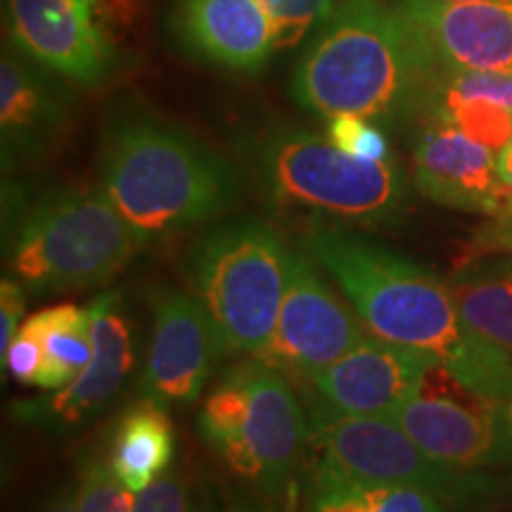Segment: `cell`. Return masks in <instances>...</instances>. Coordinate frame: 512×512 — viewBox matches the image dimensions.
<instances>
[{"label": "cell", "mask_w": 512, "mask_h": 512, "mask_svg": "<svg viewBox=\"0 0 512 512\" xmlns=\"http://www.w3.org/2000/svg\"><path fill=\"white\" fill-rule=\"evenodd\" d=\"M304 247L337 280L370 335L422 351L467 392L508 406L512 354L467 328L439 275L342 228H316Z\"/></svg>", "instance_id": "cell-1"}, {"label": "cell", "mask_w": 512, "mask_h": 512, "mask_svg": "<svg viewBox=\"0 0 512 512\" xmlns=\"http://www.w3.org/2000/svg\"><path fill=\"white\" fill-rule=\"evenodd\" d=\"M100 190L147 245L219 219L238 200L240 178L181 126L121 105L102 131Z\"/></svg>", "instance_id": "cell-2"}, {"label": "cell", "mask_w": 512, "mask_h": 512, "mask_svg": "<svg viewBox=\"0 0 512 512\" xmlns=\"http://www.w3.org/2000/svg\"><path fill=\"white\" fill-rule=\"evenodd\" d=\"M425 79L389 0H342L299 60L292 93L325 119L389 124L418 110Z\"/></svg>", "instance_id": "cell-3"}, {"label": "cell", "mask_w": 512, "mask_h": 512, "mask_svg": "<svg viewBox=\"0 0 512 512\" xmlns=\"http://www.w3.org/2000/svg\"><path fill=\"white\" fill-rule=\"evenodd\" d=\"M5 219V264L31 292L105 285L145 247L110 197L93 188L48 190Z\"/></svg>", "instance_id": "cell-4"}, {"label": "cell", "mask_w": 512, "mask_h": 512, "mask_svg": "<svg viewBox=\"0 0 512 512\" xmlns=\"http://www.w3.org/2000/svg\"><path fill=\"white\" fill-rule=\"evenodd\" d=\"M249 159L273 207L339 226L392 223L406 202V176L394 157H351L328 136L306 128H273L254 140Z\"/></svg>", "instance_id": "cell-5"}, {"label": "cell", "mask_w": 512, "mask_h": 512, "mask_svg": "<svg viewBox=\"0 0 512 512\" xmlns=\"http://www.w3.org/2000/svg\"><path fill=\"white\" fill-rule=\"evenodd\" d=\"M197 432L235 477L275 501L302 463L309 418L290 377L252 358L214 384L200 408Z\"/></svg>", "instance_id": "cell-6"}, {"label": "cell", "mask_w": 512, "mask_h": 512, "mask_svg": "<svg viewBox=\"0 0 512 512\" xmlns=\"http://www.w3.org/2000/svg\"><path fill=\"white\" fill-rule=\"evenodd\" d=\"M290 249L264 221L209 228L190 249V280L209 313L223 354H259L285 297Z\"/></svg>", "instance_id": "cell-7"}, {"label": "cell", "mask_w": 512, "mask_h": 512, "mask_svg": "<svg viewBox=\"0 0 512 512\" xmlns=\"http://www.w3.org/2000/svg\"><path fill=\"white\" fill-rule=\"evenodd\" d=\"M311 422L320 451L313 479L415 486L458 508L482 503L491 494L489 477L439 463L394 420L344 415L320 401L311 408Z\"/></svg>", "instance_id": "cell-8"}, {"label": "cell", "mask_w": 512, "mask_h": 512, "mask_svg": "<svg viewBox=\"0 0 512 512\" xmlns=\"http://www.w3.org/2000/svg\"><path fill=\"white\" fill-rule=\"evenodd\" d=\"M143 0H5L12 48L69 83L93 88L119 67Z\"/></svg>", "instance_id": "cell-9"}, {"label": "cell", "mask_w": 512, "mask_h": 512, "mask_svg": "<svg viewBox=\"0 0 512 512\" xmlns=\"http://www.w3.org/2000/svg\"><path fill=\"white\" fill-rule=\"evenodd\" d=\"M313 261L309 249H290L278 323L266 347L252 356L302 382H309L368 337L358 313H351L332 292Z\"/></svg>", "instance_id": "cell-10"}, {"label": "cell", "mask_w": 512, "mask_h": 512, "mask_svg": "<svg viewBox=\"0 0 512 512\" xmlns=\"http://www.w3.org/2000/svg\"><path fill=\"white\" fill-rule=\"evenodd\" d=\"M425 76L512 72V0H389Z\"/></svg>", "instance_id": "cell-11"}, {"label": "cell", "mask_w": 512, "mask_h": 512, "mask_svg": "<svg viewBox=\"0 0 512 512\" xmlns=\"http://www.w3.org/2000/svg\"><path fill=\"white\" fill-rule=\"evenodd\" d=\"M387 418L444 465L472 472L512 465V427L503 403H463L446 389L420 384Z\"/></svg>", "instance_id": "cell-12"}, {"label": "cell", "mask_w": 512, "mask_h": 512, "mask_svg": "<svg viewBox=\"0 0 512 512\" xmlns=\"http://www.w3.org/2000/svg\"><path fill=\"white\" fill-rule=\"evenodd\" d=\"M152 318L140 396L164 408L190 406L200 399L223 354L221 339L195 294L171 287L157 290L152 294Z\"/></svg>", "instance_id": "cell-13"}, {"label": "cell", "mask_w": 512, "mask_h": 512, "mask_svg": "<svg viewBox=\"0 0 512 512\" xmlns=\"http://www.w3.org/2000/svg\"><path fill=\"white\" fill-rule=\"evenodd\" d=\"M88 311H91L93 339V358L88 368L69 387L53 392L48 399L22 401V406H17L22 420L41 422L60 430L79 425L100 413L131 373L136 351H133L131 320L121 292L110 290L98 294L88 304Z\"/></svg>", "instance_id": "cell-14"}, {"label": "cell", "mask_w": 512, "mask_h": 512, "mask_svg": "<svg viewBox=\"0 0 512 512\" xmlns=\"http://www.w3.org/2000/svg\"><path fill=\"white\" fill-rule=\"evenodd\" d=\"M432 366L437 361L422 351L368 335L354 351L313 375L309 384L332 411L387 418L403 399L418 392Z\"/></svg>", "instance_id": "cell-15"}, {"label": "cell", "mask_w": 512, "mask_h": 512, "mask_svg": "<svg viewBox=\"0 0 512 512\" xmlns=\"http://www.w3.org/2000/svg\"><path fill=\"white\" fill-rule=\"evenodd\" d=\"M67 79L19 53L0 60V143L5 171L41 157L60 136L72 112Z\"/></svg>", "instance_id": "cell-16"}, {"label": "cell", "mask_w": 512, "mask_h": 512, "mask_svg": "<svg viewBox=\"0 0 512 512\" xmlns=\"http://www.w3.org/2000/svg\"><path fill=\"white\" fill-rule=\"evenodd\" d=\"M413 183L441 207L491 216L501 202L496 152L441 121H432L415 143Z\"/></svg>", "instance_id": "cell-17"}, {"label": "cell", "mask_w": 512, "mask_h": 512, "mask_svg": "<svg viewBox=\"0 0 512 512\" xmlns=\"http://www.w3.org/2000/svg\"><path fill=\"white\" fill-rule=\"evenodd\" d=\"M174 24L190 55L233 72H259L278 53L264 0H176Z\"/></svg>", "instance_id": "cell-18"}, {"label": "cell", "mask_w": 512, "mask_h": 512, "mask_svg": "<svg viewBox=\"0 0 512 512\" xmlns=\"http://www.w3.org/2000/svg\"><path fill=\"white\" fill-rule=\"evenodd\" d=\"M176 456V432L169 408L140 396L121 413L114 430L110 463L114 475L133 494L143 491L166 470Z\"/></svg>", "instance_id": "cell-19"}, {"label": "cell", "mask_w": 512, "mask_h": 512, "mask_svg": "<svg viewBox=\"0 0 512 512\" xmlns=\"http://www.w3.org/2000/svg\"><path fill=\"white\" fill-rule=\"evenodd\" d=\"M41 339L46 356V380L43 389L60 392L69 387L93 358L91 339V311L88 306L57 304L27 318Z\"/></svg>", "instance_id": "cell-20"}, {"label": "cell", "mask_w": 512, "mask_h": 512, "mask_svg": "<svg viewBox=\"0 0 512 512\" xmlns=\"http://www.w3.org/2000/svg\"><path fill=\"white\" fill-rule=\"evenodd\" d=\"M448 287L467 328L512 354V268H472Z\"/></svg>", "instance_id": "cell-21"}, {"label": "cell", "mask_w": 512, "mask_h": 512, "mask_svg": "<svg viewBox=\"0 0 512 512\" xmlns=\"http://www.w3.org/2000/svg\"><path fill=\"white\" fill-rule=\"evenodd\" d=\"M311 512H448V508L439 496L415 486L313 479Z\"/></svg>", "instance_id": "cell-22"}, {"label": "cell", "mask_w": 512, "mask_h": 512, "mask_svg": "<svg viewBox=\"0 0 512 512\" xmlns=\"http://www.w3.org/2000/svg\"><path fill=\"white\" fill-rule=\"evenodd\" d=\"M76 498L79 512H133L136 494L114 475L110 458L88 453L79 465Z\"/></svg>", "instance_id": "cell-23"}, {"label": "cell", "mask_w": 512, "mask_h": 512, "mask_svg": "<svg viewBox=\"0 0 512 512\" xmlns=\"http://www.w3.org/2000/svg\"><path fill=\"white\" fill-rule=\"evenodd\" d=\"M273 17L275 50L283 53L320 29L342 0H264Z\"/></svg>", "instance_id": "cell-24"}, {"label": "cell", "mask_w": 512, "mask_h": 512, "mask_svg": "<svg viewBox=\"0 0 512 512\" xmlns=\"http://www.w3.org/2000/svg\"><path fill=\"white\" fill-rule=\"evenodd\" d=\"M330 143L347 152L351 157L382 162L389 159V140L373 124V119L358 117V114H335L328 119Z\"/></svg>", "instance_id": "cell-25"}, {"label": "cell", "mask_w": 512, "mask_h": 512, "mask_svg": "<svg viewBox=\"0 0 512 512\" xmlns=\"http://www.w3.org/2000/svg\"><path fill=\"white\" fill-rule=\"evenodd\" d=\"M3 370H10V375L19 384L43 389V380H46V356H43L41 339H38L36 330L31 328L27 320H24V325L10 342L8 351H5Z\"/></svg>", "instance_id": "cell-26"}, {"label": "cell", "mask_w": 512, "mask_h": 512, "mask_svg": "<svg viewBox=\"0 0 512 512\" xmlns=\"http://www.w3.org/2000/svg\"><path fill=\"white\" fill-rule=\"evenodd\" d=\"M190 486L181 470H166L150 486L138 491L133 512H190Z\"/></svg>", "instance_id": "cell-27"}, {"label": "cell", "mask_w": 512, "mask_h": 512, "mask_svg": "<svg viewBox=\"0 0 512 512\" xmlns=\"http://www.w3.org/2000/svg\"><path fill=\"white\" fill-rule=\"evenodd\" d=\"M498 176H501V202L496 214H491V223L484 233V245L512 247V140L498 155Z\"/></svg>", "instance_id": "cell-28"}, {"label": "cell", "mask_w": 512, "mask_h": 512, "mask_svg": "<svg viewBox=\"0 0 512 512\" xmlns=\"http://www.w3.org/2000/svg\"><path fill=\"white\" fill-rule=\"evenodd\" d=\"M24 287L15 278H3L0 283V356H5L10 342L19 332V318L27 309V297H24Z\"/></svg>", "instance_id": "cell-29"}, {"label": "cell", "mask_w": 512, "mask_h": 512, "mask_svg": "<svg viewBox=\"0 0 512 512\" xmlns=\"http://www.w3.org/2000/svg\"><path fill=\"white\" fill-rule=\"evenodd\" d=\"M226 512H280L275 508L273 498H256L254 494H233L226 503Z\"/></svg>", "instance_id": "cell-30"}, {"label": "cell", "mask_w": 512, "mask_h": 512, "mask_svg": "<svg viewBox=\"0 0 512 512\" xmlns=\"http://www.w3.org/2000/svg\"><path fill=\"white\" fill-rule=\"evenodd\" d=\"M41 512H79V498H76V484L62 486L43 505Z\"/></svg>", "instance_id": "cell-31"}, {"label": "cell", "mask_w": 512, "mask_h": 512, "mask_svg": "<svg viewBox=\"0 0 512 512\" xmlns=\"http://www.w3.org/2000/svg\"><path fill=\"white\" fill-rule=\"evenodd\" d=\"M190 512H226L221 508L219 498L214 496V491L209 486H204L202 491H197L190 501Z\"/></svg>", "instance_id": "cell-32"}, {"label": "cell", "mask_w": 512, "mask_h": 512, "mask_svg": "<svg viewBox=\"0 0 512 512\" xmlns=\"http://www.w3.org/2000/svg\"><path fill=\"white\" fill-rule=\"evenodd\" d=\"M505 411H508V422H510V427H512V399L508 401V406H505Z\"/></svg>", "instance_id": "cell-33"}, {"label": "cell", "mask_w": 512, "mask_h": 512, "mask_svg": "<svg viewBox=\"0 0 512 512\" xmlns=\"http://www.w3.org/2000/svg\"><path fill=\"white\" fill-rule=\"evenodd\" d=\"M444 3H477V0H444Z\"/></svg>", "instance_id": "cell-34"}]
</instances>
